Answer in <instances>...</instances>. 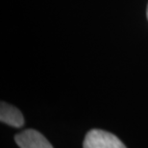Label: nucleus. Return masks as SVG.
<instances>
[{
    "label": "nucleus",
    "instance_id": "f03ea898",
    "mask_svg": "<svg viewBox=\"0 0 148 148\" xmlns=\"http://www.w3.org/2000/svg\"><path fill=\"white\" fill-rule=\"evenodd\" d=\"M15 140L20 148H53L45 137L34 129H28L17 134Z\"/></svg>",
    "mask_w": 148,
    "mask_h": 148
},
{
    "label": "nucleus",
    "instance_id": "f257e3e1",
    "mask_svg": "<svg viewBox=\"0 0 148 148\" xmlns=\"http://www.w3.org/2000/svg\"><path fill=\"white\" fill-rule=\"evenodd\" d=\"M83 148H127L114 134L100 129H92L85 137Z\"/></svg>",
    "mask_w": 148,
    "mask_h": 148
},
{
    "label": "nucleus",
    "instance_id": "7ed1b4c3",
    "mask_svg": "<svg viewBox=\"0 0 148 148\" xmlns=\"http://www.w3.org/2000/svg\"><path fill=\"white\" fill-rule=\"evenodd\" d=\"M0 121L14 127H21L24 123L23 116L19 110L6 102H1Z\"/></svg>",
    "mask_w": 148,
    "mask_h": 148
},
{
    "label": "nucleus",
    "instance_id": "20e7f679",
    "mask_svg": "<svg viewBox=\"0 0 148 148\" xmlns=\"http://www.w3.org/2000/svg\"><path fill=\"white\" fill-rule=\"evenodd\" d=\"M147 18H148V7H147Z\"/></svg>",
    "mask_w": 148,
    "mask_h": 148
}]
</instances>
